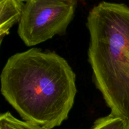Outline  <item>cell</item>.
Here are the masks:
<instances>
[{
    "mask_svg": "<svg viewBox=\"0 0 129 129\" xmlns=\"http://www.w3.org/2000/svg\"><path fill=\"white\" fill-rule=\"evenodd\" d=\"M1 91L24 120L52 129L68 119L73 108L76 74L60 55L32 48L8 59Z\"/></svg>",
    "mask_w": 129,
    "mask_h": 129,
    "instance_id": "obj_1",
    "label": "cell"
},
{
    "mask_svg": "<svg viewBox=\"0 0 129 129\" xmlns=\"http://www.w3.org/2000/svg\"><path fill=\"white\" fill-rule=\"evenodd\" d=\"M88 60L110 114L129 125V6L103 1L89 11Z\"/></svg>",
    "mask_w": 129,
    "mask_h": 129,
    "instance_id": "obj_2",
    "label": "cell"
},
{
    "mask_svg": "<svg viewBox=\"0 0 129 129\" xmlns=\"http://www.w3.org/2000/svg\"><path fill=\"white\" fill-rule=\"evenodd\" d=\"M76 0H25L18 34L31 47L66 31L74 18Z\"/></svg>",
    "mask_w": 129,
    "mask_h": 129,
    "instance_id": "obj_3",
    "label": "cell"
},
{
    "mask_svg": "<svg viewBox=\"0 0 129 129\" xmlns=\"http://www.w3.org/2000/svg\"><path fill=\"white\" fill-rule=\"evenodd\" d=\"M24 0H0V41L10 34V30L20 22L23 12Z\"/></svg>",
    "mask_w": 129,
    "mask_h": 129,
    "instance_id": "obj_4",
    "label": "cell"
},
{
    "mask_svg": "<svg viewBox=\"0 0 129 129\" xmlns=\"http://www.w3.org/2000/svg\"><path fill=\"white\" fill-rule=\"evenodd\" d=\"M0 129H46L42 126L26 120L15 118L10 112L1 113L0 116Z\"/></svg>",
    "mask_w": 129,
    "mask_h": 129,
    "instance_id": "obj_5",
    "label": "cell"
},
{
    "mask_svg": "<svg viewBox=\"0 0 129 129\" xmlns=\"http://www.w3.org/2000/svg\"><path fill=\"white\" fill-rule=\"evenodd\" d=\"M126 123L122 118L109 115L98 118L91 129H125Z\"/></svg>",
    "mask_w": 129,
    "mask_h": 129,
    "instance_id": "obj_6",
    "label": "cell"
},
{
    "mask_svg": "<svg viewBox=\"0 0 129 129\" xmlns=\"http://www.w3.org/2000/svg\"><path fill=\"white\" fill-rule=\"evenodd\" d=\"M125 129H129V125H127L125 127Z\"/></svg>",
    "mask_w": 129,
    "mask_h": 129,
    "instance_id": "obj_7",
    "label": "cell"
}]
</instances>
